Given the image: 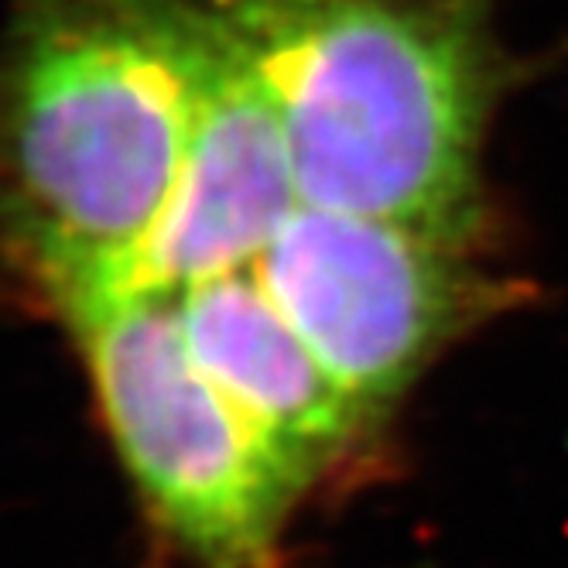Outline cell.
Listing matches in <instances>:
<instances>
[{"label":"cell","instance_id":"1","mask_svg":"<svg viewBox=\"0 0 568 568\" xmlns=\"http://www.w3.org/2000/svg\"><path fill=\"white\" fill-rule=\"evenodd\" d=\"M199 103L195 0H8L0 243L65 318L165 213Z\"/></svg>","mask_w":568,"mask_h":568},{"label":"cell","instance_id":"2","mask_svg":"<svg viewBox=\"0 0 568 568\" xmlns=\"http://www.w3.org/2000/svg\"><path fill=\"white\" fill-rule=\"evenodd\" d=\"M274 93L302 206L476 236L514 83L500 0H206Z\"/></svg>","mask_w":568,"mask_h":568},{"label":"cell","instance_id":"3","mask_svg":"<svg viewBox=\"0 0 568 568\" xmlns=\"http://www.w3.org/2000/svg\"><path fill=\"white\" fill-rule=\"evenodd\" d=\"M69 326L116 453L172 541L199 568H281L308 483L199 371L175 298H103Z\"/></svg>","mask_w":568,"mask_h":568},{"label":"cell","instance_id":"4","mask_svg":"<svg viewBox=\"0 0 568 568\" xmlns=\"http://www.w3.org/2000/svg\"><path fill=\"white\" fill-rule=\"evenodd\" d=\"M254 271L326 371L374 415L500 298L473 236L298 206Z\"/></svg>","mask_w":568,"mask_h":568},{"label":"cell","instance_id":"5","mask_svg":"<svg viewBox=\"0 0 568 568\" xmlns=\"http://www.w3.org/2000/svg\"><path fill=\"white\" fill-rule=\"evenodd\" d=\"M199 4V103L179 182L120 295L175 298L189 284L254 267L302 206L271 87L226 21Z\"/></svg>","mask_w":568,"mask_h":568},{"label":"cell","instance_id":"6","mask_svg":"<svg viewBox=\"0 0 568 568\" xmlns=\"http://www.w3.org/2000/svg\"><path fill=\"white\" fill-rule=\"evenodd\" d=\"M175 308L199 371L308 486L371 432L374 412L326 371L254 267L189 284Z\"/></svg>","mask_w":568,"mask_h":568}]
</instances>
